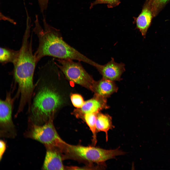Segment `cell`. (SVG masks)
<instances>
[{
  "instance_id": "obj_1",
  "label": "cell",
  "mask_w": 170,
  "mask_h": 170,
  "mask_svg": "<svg viewBox=\"0 0 170 170\" xmlns=\"http://www.w3.org/2000/svg\"><path fill=\"white\" fill-rule=\"evenodd\" d=\"M56 65L48 61L39 68L37 81L28 107V121L37 125H42L54 115L62 103L61 98L50 81Z\"/></svg>"
},
{
  "instance_id": "obj_2",
  "label": "cell",
  "mask_w": 170,
  "mask_h": 170,
  "mask_svg": "<svg viewBox=\"0 0 170 170\" xmlns=\"http://www.w3.org/2000/svg\"><path fill=\"white\" fill-rule=\"evenodd\" d=\"M43 17V28L36 15L33 29L38 40V46L34 54L37 64L42 57L49 56L59 59L76 60L94 66L95 62L66 42L60 31L49 25L44 16Z\"/></svg>"
},
{
  "instance_id": "obj_3",
  "label": "cell",
  "mask_w": 170,
  "mask_h": 170,
  "mask_svg": "<svg viewBox=\"0 0 170 170\" xmlns=\"http://www.w3.org/2000/svg\"><path fill=\"white\" fill-rule=\"evenodd\" d=\"M30 32L28 30H25L18 57L13 64V86H17V93L20 96L18 106L21 109L30 105L34 86L33 78L37 63L33 52Z\"/></svg>"
},
{
  "instance_id": "obj_4",
  "label": "cell",
  "mask_w": 170,
  "mask_h": 170,
  "mask_svg": "<svg viewBox=\"0 0 170 170\" xmlns=\"http://www.w3.org/2000/svg\"><path fill=\"white\" fill-rule=\"evenodd\" d=\"M53 119L41 125L28 121V128L24 136L41 143L46 148H54L61 152H65L69 144L59 135L53 124Z\"/></svg>"
},
{
  "instance_id": "obj_5",
  "label": "cell",
  "mask_w": 170,
  "mask_h": 170,
  "mask_svg": "<svg viewBox=\"0 0 170 170\" xmlns=\"http://www.w3.org/2000/svg\"><path fill=\"white\" fill-rule=\"evenodd\" d=\"M68 153L77 158L106 166L105 162L106 161L117 156L123 155L125 152L119 148L106 149L94 146L69 144Z\"/></svg>"
},
{
  "instance_id": "obj_6",
  "label": "cell",
  "mask_w": 170,
  "mask_h": 170,
  "mask_svg": "<svg viewBox=\"0 0 170 170\" xmlns=\"http://www.w3.org/2000/svg\"><path fill=\"white\" fill-rule=\"evenodd\" d=\"M57 66L69 81L92 91L95 81L85 69L80 62L71 59H58Z\"/></svg>"
},
{
  "instance_id": "obj_7",
  "label": "cell",
  "mask_w": 170,
  "mask_h": 170,
  "mask_svg": "<svg viewBox=\"0 0 170 170\" xmlns=\"http://www.w3.org/2000/svg\"><path fill=\"white\" fill-rule=\"evenodd\" d=\"M12 87L10 91L7 92L5 99H0V136L2 138H13L17 135L12 114L14 102L19 96L16 93L13 97H12L14 90Z\"/></svg>"
},
{
  "instance_id": "obj_8",
  "label": "cell",
  "mask_w": 170,
  "mask_h": 170,
  "mask_svg": "<svg viewBox=\"0 0 170 170\" xmlns=\"http://www.w3.org/2000/svg\"><path fill=\"white\" fill-rule=\"evenodd\" d=\"M125 64L115 62L112 58L110 61L104 65L97 63L95 67L102 76V78L114 81L121 80V76L125 71Z\"/></svg>"
},
{
  "instance_id": "obj_9",
  "label": "cell",
  "mask_w": 170,
  "mask_h": 170,
  "mask_svg": "<svg viewBox=\"0 0 170 170\" xmlns=\"http://www.w3.org/2000/svg\"><path fill=\"white\" fill-rule=\"evenodd\" d=\"M109 107L107 104L106 98L95 95L93 98L85 102L82 106L78 109L76 115L79 117L87 113H97L100 110Z\"/></svg>"
},
{
  "instance_id": "obj_10",
  "label": "cell",
  "mask_w": 170,
  "mask_h": 170,
  "mask_svg": "<svg viewBox=\"0 0 170 170\" xmlns=\"http://www.w3.org/2000/svg\"><path fill=\"white\" fill-rule=\"evenodd\" d=\"M46 152L42 168L44 170H64L60 152L54 148H46Z\"/></svg>"
},
{
  "instance_id": "obj_11",
  "label": "cell",
  "mask_w": 170,
  "mask_h": 170,
  "mask_svg": "<svg viewBox=\"0 0 170 170\" xmlns=\"http://www.w3.org/2000/svg\"><path fill=\"white\" fill-rule=\"evenodd\" d=\"M153 17L151 9L144 3L141 13L137 17H134L133 23L136 24V28L140 31L142 36L145 38Z\"/></svg>"
},
{
  "instance_id": "obj_12",
  "label": "cell",
  "mask_w": 170,
  "mask_h": 170,
  "mask_svg": "<svg viewBox=\"0 0 170 170\" xmlns=\"http://www.w3.org/2000/svg\"><path fill=\"white\" fill-rule=\"evenodd\" d=\"M118 90L114 81L102 78L98 81H95L92 91L95 95L107 98L116 92Z\"/></svg>"
},
{
  "instance_id": "obj_13",
  "label": "cell",
  "mask_w": 170,
  "mask_h": 170,
  "mask_svg": "<svg viewBox=\"0 0 170 170\" xmlns=\"http://www.w3.org/2000/svg\"><path fill=\"white\" fill-rule=\"evenodd\" d=\"M114 127L112 124V117L110 115L108 114L99 112L97 114L96 121L97 132H104L106 142L108 140V131Z\"/></svg>"
},
{
  "instance_id": "obj_14",
  "label": "cell",
  "mask_w": 170,
  "mask_h": 170,
  "mask_svg": "<svg viewBox=\"0 0 170 170\" xmlns=\"http://www.w3.org/2000/svg\"><path fill=\"white\" fill-rule=\"evenodd\" d=\"M19 50L16 51L6 47H0V62L2 64L8 63L13 64L18 57Z\"/></svg>"
},
{
  "instance_id": "obj_15",
  "label": "cell",
  "mask_w": 170,
  "mask_h": 170,
  "mask_svg": "<svg viewBox=\"0 0 170 170\" xmlns=\"http://www.w3.org/2000/svg\"><path fill=\"white\" fill-rule=\"evenodd\" d=\"M98 113H87L83 116L84 120L92 132V142L94 146L96 145L97 142L96 121Z\"/></svg>"
},
{
  "instance_id": "obj_16",
  "label": "cell",
  "mask_w": 170,
  "mask_h": 170,
  "mask_svg": "<svg viewBox=\"0 0 170 170\" xmlns=\"http://www.w3.org/2000/svg\"><path fill=\"white\" fill-rule=\"evenodd\" d=\"M170 0H146L145 3L150 7L153 17H156Z\"/></svg>"
},
{
  "instance_id": "obj_17",
  "label": "cell",
  "mask_w": 170,
  "mask_h": 170,
  "mask_svg": "<svg viewBox=\"0 0 170 170\" xmlns=\"http://www.w3.org/2000/svg\"><path fill=\"white\" fill-rule=\"evenodd\" d=\"M120 3V0H95L91 4L89 8L91 9L98 4H106L108 8H111L118 5Z\"/></svg>"
},
{
  "instance_id": "obj_18",
  "label": "cell",
  "mask_w": 170,
  "mask_h": 170,
  "mask_svg": "<svg viewBox=\"0 0 170 170\" xmlns=\"http://www.w3.org/2000/svg\"><path fill=\"white\" fill-rule=\"evenodd\" d=\"M70 99L73 106L77 108H81L85 102L82 97L77 94H71Z\"/></svg>"
},
{
  "instance_id": "obj_19",
  "label": "cell",
  "mask_w": 170,
  "mask_h": 170,
  "mask_svg": "<svg viewBox=\"0 0 170 170\" xmlns=\"http://www.w3.org/2000/svg\"><path fill=\"white\" fill-rule=\"evenodd\" d=\"M40 11L43 13L47 9L49 0H37Z\"/></svg>"
},
{
  "instance_id": "obj_20",
  "label": "cell",
  "mask_w": 170,
  "mask_h": 170,
  "mask_svg": "<svg viewBox=\"0 0 170 170\" xmlns=\"http://www.w3.org/2000/svg\"><path fill=\"white\" fill-rule=\"evenodd\" d=\"M6 143L5 141L1 140L0 141V161L2 158L6 150Z\"/></svg>"
}]
</instances>
